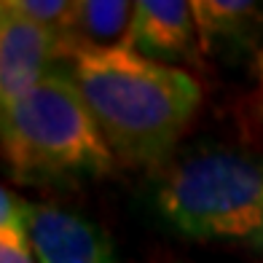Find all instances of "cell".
<instances>
[{"instance_id": "obj_7", "label": "cell", "mask_w": 263, "mask_h": 263, "mask_svg": "<svg viewBox=\"0 0 263 263\" xmlns=\"http://www.w3.org/2000/svg\"><path fill=\"white\" fill-rule=\"evenodd\" d=\"M132 22H135V3H126V0H78L73 35H70V62L86 51L129 49Z\"/></svg>"}, {"instance_id": "obj_6", "label": "cell", "mask_w": 263, "mask_h": 263, "mask_svg": "<svg viewBox=\"0 0 263 263\" xmlns=\"http://www.w3.org/2000/svg\"><path fill=\"white\" fill-rule=\"evenodd\" d=\"M196 38V16L185 0H140L135 3V22L129 32L132 51L170 65V59L191 57Z\"/></svg>"}, {"instance_id": "obj_4", "label": "cell", "mask_w": 263, "mask_h": 263, "mask_svg": "<svg viewBox=\"0 0 263 263\" xmlns=\"http://www.w3.org/2000/svg\"><path fill=\"white\" fill-rule=\"evenodd\" d=\"M22 212L38 263H116L105 231L78 212L27 199Z\"/></svg>"}, {"instance_id": "obj_5", "label": "cell", "mask_w": 263, "mask_h": 263, "mask_svg": "<svg viewBox=\"0 0 263 263\" xmlns=\"http://www.w3.org/2000/svg\"><path fill=\"white\" fill-rule=\"evenodd\" d=\"M62 62L57 41L3 0L0 6V107L14 105Z\"/></svg>"}, {"instance_id": "obj_3", "label": "cell", "mask_w": 263, "mask_h": 263, "mask_svg": "<svg viewBox=\"0 0 263 263\" xmlns=\"http://www.w3.org/2000/svg\"><path fill=\"white\" fill-rule=\"evenodd\" d=\"M156 207L183 236L263 245V161L231 151L196 153L166 170Z\"/></svg>"}, {"instance_id": "obj_8", "label": "cell", "mask_w": 263, "mask_h": 263, "mask_svg": "<svg viewBox=\"0 0 263 263\" xmlns=\"http://www.w3.org/2000/svg\"><path fill=\"white\" fill-rule=\"evenodd\" d=\"M199 27L201 46H210L218 38L245 35L258 19V6L245 0H194L191 3Z\"/></svg>"}, {"instance_id": "obj_1", "label": "cell", "mask_w": 263, "mask_h": 263, "mask_svg": "<svg viewBox=\"0 0 263 263\" xmlns=\"http://www.w3.org/2000/svg\"><path fill=\"white\" fill-rule=\"evenodd\" d=\"M70 78L116 161L132 166L161 164L201 102L194 76L132 49L78 54L70 62Z\"/></svg>"}, {"instance_id": "obj_9", "label": "cell", "mask_w": 263, "mask_h": 263, "mask_svg": "<svg viewBox=\"0 0 263 263\" xmlns=\"http://www.w3.org/2000/svg\"><path fill=\"white\" fill-rule=\"evenodd\" d=\"M22 201L11 188L0 191V263H38L25 229Z\"/></svg>"}, {"instance_id": "obj_2", "label": "cell", "mask_w": 263, "mask_h": 263, "mask_svg": "<svg viewBox=\"0 0 263 263\" xmlns=\"http://www.w3.org/2000/svg\"><path fill=\"white\" fill-rule=\"evenodd\" d=\"M0 140L11 177L25 185L102 177L116 166L78 86L62 70H51L22 100L0 107Z\"/></svg>"}, {"instance_id": "obj_10", "label": "cell", "mask_w": 263, "mask_h": 263, "mask_svg": "<svg viewBox=\"0 0 263 263\" xmlns=\"http://www.w3.org/2000/svg\"><path fill=\"white\" fill-rule=\"evenodd\" d=\"M11 6L35 25H41L57 41L62 59H70V35H73L78 0H11Z\"/></svg>"}]
</instances>
